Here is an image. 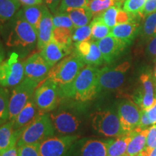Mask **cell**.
Listing matches in <instances>:
<instances>
[{"label": "cell", "instance_id": "1f68e13d", "mask_svg": "<svg viewBox=\"0 0 156 156\" xmlns=\"http://www.w3.org/2000/svg\"><path fill=\"white\" fill-rule=\"evenodd\" d=\"M156 36V12L147 15L142 28V36L145 40H151Z\"/></svg>", "mask_w": 156, "mask_h": 156}, {"label": "cell", "instance_id": "d6986e66", "mask_svg": "<svg viewBox=\"0 0 156 156\" xmlns=\"http://www.w3.org/2000/svg\"><path fill=\"white\" fill-rule=\"evenodd\" d=\"M64 156H107V143L98 140H89L83 142L79 150L70 151Z\"/></svg>", "mask_w": 156, "mask_h": 156}, {"label": "cell", "instance_id": "b9f144b4", "mask_svg": "<svg viewBox=\"0 0 156 156\" xmlns=\"http://www.w3.org/2000/svg\"><path fill=\"white\" fill-rule=\"evenodd\" d=\"M151 125H152V124L148 118L147 112L145 110H141L140 111V124L139 126L141 128L147 129L150 128L149 126Z\"/></svg>", "mask_w": 156, "mask_h": 156}, {"label": "cell", "instance_id": "816d5d0a", "mask_svg": "<svg viewBox=\"0 0 156 156\" xmlns=\"http://www.w3.org/2000/svg\"><path fill=\"white\" fill-rule=\"evenodd\" d=\"M154 77L156 78V65L155 67V71H154Z\"/></svg>", "mask_w": 156, "mask_h": 156}, {"label": "cell", "instance_id": "7dc6e473", "mask_svg": "<svg viewBox=\"0 0 156 156\" xmlns=\"http://www.w3.org/2000/svg\"><path fill=\"white\" fill-rule=\"evenodd\" d=\"M5 51L3 47V45L0 41V64L5 60Z\"/></svg>", "mask_w": 156, "mask_h": 156}, {"label": "cell", "instance_id": "836d02e7", "mask_svg": "<svg viewBox=\"0 0 156 156\" xmlns=\"http://www.w3.org/2000/svg\"><path fill=\"white\" fill-rule=\"evenodd\" d=\"M73 41L79 43L90 41L92 39L90 25H87L80 28H74L73 30Z\"/></svg>", "mask_w": 156, "mask_h": 156}, {"label": "cell", "instance_id": "4fadbf2b", "mask_svg": "<svg viewBox=\"0 0 156 156\" xmlns=\"http://www.w3.org/2000/svg\"><path fill=\"white\" fill-rule=\"evenodd\" d=\"M23 64L25 77L38 83L46 79L51 68L40 54H34L30 56Z\"/></svg>", "mask_w": 156, "mask_h": 156}, {"label": "cell", "instance_id": "6f0895ef", "mask_svg": "<svg viewBox=\"0 0 156 156\" xmlns=\"http://www.w3.org/2000/svg\"><path fill=\"white\" fill-rule=\"evenodd\" d=\"M125 156H126V155H125Z\"/></svg>", "mask_w": 156, "mask_h": 156}, {"label": "cell", "instance_id": "3957f363", "mask_svg": "<svg viewBox=\"0 0 156 156\" xmlns=\"http://www.w3.org/2000/svg\"><path fill=\"white\" fill-rule=\"evenodd\" d=\"M11 20L10 30L6 39V45L9 47H27L35 44L37 41V32L24 19L20 10Z\"/></svg>", "mask_w": 156, "mask_h": 156}, {"label": "cell", "instance_id": "681fc988", "mask_svg": "<svg viewBox=\"0 0 156 156\" xmlns=\"http://www.w3.org/2000/svg\"><path fill=\"white\" fill-rule=\"evenodd\" d=\"M5 122H6L5 120H3V119H0V126L2 125V124H3V123Z\"/></svg>", "mask_w": 156, "mask_h": 156}, {"label": "cell", "instance_id": "7c38bea8", "mask_svg": "<svg viewBox=\"0 0 156 156\" xmlns=\"http://www.w3.org/2000/svg\"><path fill=\"white\" fill-rule=\"evenodd\" d=\"M118 116L124 134L134 131L140 126V111L135 103L123 101L118 107Z\"/></svg>", "mask_w": 156, "mask_h": 156}, {"label": "cell", "instance_id": "c3c4849f", "mask_svg": "<svg viewBox=\"0 0 156 156\" xmlns=\"http://www.w3.org/2000/svg\"><path fill=\"white\" fill-rule=\"evenodd\" d=\"M142 153H143L145 154V156H156V147H155L153 149H152L149 153H145L144 152L142 151Z\"/></svg>", "mask_w": 156, "mask_h": 156}, {"label": "cell", "instance_id": "f5cc1de1", "mask_svg": "<svg viewBox=\"0 0 156 156\" xmlns=\"http://www.w3.org/2000/svg\"><path fill=\"white\" fill-rule=\"evenodd\" d=\"M114 1H118V2H122V0H114Z\"/></svg>", "mask_w": 156, "mask_h": 156}, {"label": "cell", "instance_id": "f35d334b", "mask_svg": "<svg viewBox=\"0 0 156 156\" xmlns=\"http://www.w3.org/2000/svg\"><path fill=\"white\" fill-rule=\"evenodd\" d=\"M155 147H156V124H153L149 129L145 147L142 152H144L145 153H147Z\"/></svg>", "mask_w": 156, "mask_h": 156}, {"label": "cell", "instance_id": "d590c367", "mask_svg": "<svg viewBox=\"0 0 156 156\" xmlns=\"http://www.w3.org/2000/svg\"><path fill=\"white\" fill-rule=\"evenodd\" d=\"M54 27L56 28H64L73 30L74 25L67 13L58 12L53 16Z\"/></svg>", "mask_w": 156, "mask_h": 156}, {"label": "cell", "instance_id": "7402d4cb", "mask_svg": "<svg viewBox=\"0 0 156 156\" xmlns=\"http://www.w3.org/2000/svg\"><path fill=\"white\" fill-rule=\"evenodd\" d=\"M149 129H144L138 126L132 131V139L126 150V156H135L145 149Z\"/></svg>", "mask_w": 156, "mask_h": 156}, {"label": "cell", "instance_id": "cb8c5ba5", "mask_svg": "<svg viewBox=\"0 0 156 156\" xmlns=\"http://www.w3.org/2000/svg\"><path fill=\"white\" fill-rule=\"evenodd\" d=\"M66 13H67L70 19L73 21L74 28H80V27L88 25L93 16L92 12L88 7L70 9Z\"/></svg>", "mask_w": 156, "mask_h": 156}, {"label": "cell", "instance_id": "bcb514c9", "mask_svg": "<svg viewBox=\"0 0 156 156\" xmlns=\"http://www.w3.org/2000/svg\"><path fill=\"white\" fill-rule=\"evenodd\" d=\"M19 2L23 6L42 5L43 3V0H19Z\"/></svg>", "mask_w": 156, "mask_h": 156}, {"label": "cell", "instance_id": "e575fe53", "mask_svg": "<svg viewBox=\"0 0 156 156\" xmlns=\"http://www.w3.org/2000/svg\"><path fill=\"white\" fill-rule=\"evenodd\" d=\"M9 97L7 89L0 86V119L7 121L9 117Z\"/></svg>", "mask_w": 156, "mask_h": 156}, {"label": "cell", "instance_id": "ffe728a7", "mask_svg": "<svg viewBox=\"0 0 156 156\" xmlns=\"http://www.w3.org/2000/svg\"><path fill=\"white\" fill-rule=\"evenodd\" d=\"M139 23L137 20L116 25L110 30L109 35L119 39L122 42L127 45H130L138 34Z\"/></svg>", "mask_w": 156, "mask_h": 156}, {"label": "cell", "instance_id": "52a82bcc", "mask_svg": "<svg viewBox=\"0 0 156 156\" xmlns=\"http://www.w3.org/2000/svg\"><path fill=\"white\" fill-rule=\"evenodd\" d=\"M25 76L24 67L19 61L17 53H12L0 64V86L14 87L23 81Z\"/></svg>", "mask_w": 156, "mask_h": 156}, {"label": "cell", "instance_id": "db71d44e", "mask_svg": "<svg viewBox=\"0 0 156 156\" xmlns=\"http://www.w3.org/2000/svg\"><path fill=\"white\" fill-rule=\"evenodd\" d=\"M155 93H156V82L155 83Z\"/></svg>", "mask_w": 156, "mask_h": 156}, {"label": "cell", "instance_id": "4dcf8cb0", "mask_svg": "<svg viewBox=\"0 0 156 156\" xmlns=\"http://www.w3.org/2000/svg\"><path fill=\"white\" fill-rule=\"evenodd\" d=\"M122 2H116V5L109 7L106 10L99 15L101 18L102 19L103 23L106 24L109 28L112 29L116 25V17L118 14L119 9L121 8Z\"/></svg>", "mask_w": 156, "mask_h": 156}, {"label": "cell", "instance_id": "9c48e42d", "mask_svg": "<svg viewBox=\"0 0 156 156\" xmlns=\"http://www.w3.org/2000/svg\"><path fill=\"white\" fill-rule=\"evenodd\" d=\"M129 67L130 64L128 62H124L114 67H105L99 70V92L103 90H116L122 86L125 74Z\"/></svg>", "mask_w": 156, "mask_h": 156}, {"label": "cell", "instance_id": "83f0119b", "mask_svg": "<svg viewBox=\"0 0 156 156\" xmlns=\"http://www.w3.org/2000/svg\"><path fill=\"white\" fill-rule=\"evenodd\" d=\"M91 32H92V38L95 41L101 40L110 34L111 28L103 23L102 19L99 15L95 17L90 23Z\"/></svg>", "mask_w": 156, "mask_h": 156}, {"label": "cell", "instance_id": "277c9868", "mask_svg": "<svg viewBox=\"0 0 156 156\" xmlns=\"http://www.w3.org/2000/svg\"><path fill=\"white\" fill-rule=\"evenodd\" d=\"M54 134V126L50 115L43 113L23 130L17 146L41 143L53 136Z\"/></svg>", "mask_w": 156, "mask_h": 156}, {"label": "cell", "instance_id": "60d3db41", "mask_svg": "<svg viewBox=\"0 0 156 156\" xmlns=\"http://www.w3.org/2000/svg\"><path fill=\"white\" fill-rule=\"evenodd\" d=\"M156 12V0H147L143 11V17Z\"/></svg>", "mask_w": 156, "mask_h": 156}, {"label": "cell", "instance_id": "ba28073f", "mask_svg": "<svg viewBox=\"0 0 156 156\" xmlns=\"http://www.w3.org/2000/svg\"><path fill=\"white\" fill-rule=\"evenodd\" d=\"M92 126L95 131L106 136L124 134L118 114L110 110L101 111L92 114Z\"/></svg>", "mask_w": 156, "mask_h": 156}, {"label": "cell", "instance_id": "f546056e", "mask_svg": "<svg viewBox=\"0 0 156 156\" xmlns=\"http://www.w3.org/2000/svg\"><path fill=\"white\" fill-rule=\"evenodd\" d=\"M147 0H126L123 9L138 18L143 17V11Z\"/></svg>", "mask_w": 156, "mask_h": 156}, {"label": "cell", "instance_id": "6da1fadb", "mask_svg": "<svg viewBox=\"0 0 156 156\" xmlns=\"http://www.w3.org/2000/svg\"><path fill=\"white\" fill-rule=\"evenodd\" d=\"M85 64L74 52L51 68L46 78H49L56 83L59 97H73L74 83Z\"/></svg>", "mask_w": 156, "mask_h": 156}, {"label": "cell", "instance_id": "ab89813d", "mask_svg": "<svg viewBox=\"0 0 156 156\" xmlns=\"http://www.w3.org/2000/svg\"><path fill=\"white\" fill-rule=\"evenodd\" d=\"M61 1L62 0H43L45 6L49 9L51 12L54 14L58 13Z\"/></svg>", "mask_w": 156, "mask_h": 156}, {"label": "cell", "instance_id": "7bdbcfd3", "mask_svg": "<svg viewBox=\"0 0 156 156\" xmlns=\"http://www.w3.org/2000/svg\"><path fill=\"white\" fill-rule=\"evenodd\" d=\"M147 52L152 57H156V36L150 41L147 48Z\"/></svg>", "mask_w": 156, "mask_h": 156}, {"label": "cell", "instance_id": "ac0fdd59", "mask_svg": "<svg viewBox=\"0 0 156 156\" xmlns=\"http://www.w3.org/2000/svg\"><path fill=\"white\" fill-rule=\"evenodd\" d=\"M43 113L39 110L34 100L30 99L23 107L14 120V129L15 130H23L32 123Z\"/></svg>", "mask_w": 156, "mask_h": 156}, {"label": "cell", "instance_id": "9f6ffc18", "mask_svg": "<svg viewBox=\"0 0 156 156\" xmlns=\"http://www.w3.org/2000/svg\"><path fill=\"white\" fill-rule=\"evenodd\" d=\"M102 1H103V0H102Z\"/></svg>", "mask_w": 156, "mask_h": 156}, {"label": "cell", "instance_id": "5b68a950", "mask_svg": "<svg viewBox=\"0 0 156 156\" xmlns=\"http://www.w3.org/2000/svg\"><path fill=\"white\" fill-rule=\"evenodd\" d=\"M38 84L33 80L25 77L15 86L9 97V121L14 122L23 107L30 100Z\"/></svg>", "mask_w": 156, "mask_h": 156}, {"label": "cell", "instance_id": "11a10c76", "mask_svg": "<svg viewBox=\"0 0 156 156\" xmlns=\"http://www.w3.org/2000/svg\"><path fill=\"white\" fill-rule=\"evenodd\" d=\"M89 1H91V0H89Z\"/></svg>", "mask_w": 156, "mask_h": 156}, {"label": "cell", "instance_id": "8992f818", "mask_svg": "<svg viewBox=\"0 0 156 156\" xmlns=\"http://www.w3.org/2000/svg\"><path fill=\"white\" fill-rule=\"evenodd\" d=\"M58 98L57 85L49 78L38 84L34 94L35 103L42 113L54 110L57 106Z\"/></svg>", "mask_w": 156, "mask_h": 156}, {"label": "cell", "instance_id": "f6af8a7d", "mask_svg": "<svg viewBox=\"0 0 156 156\" xmlns=\"http://www.w3.org/2000/svg\"><path fill=\"white\" fill-rule=\"evenodd\" d=\"M147 116L149 118L150 122H151L152 124H156V104L154 106L153 108L147 111Z\"/></svg>", "mask_w": 156, "mask_h": 156}, {"label": "cell", "instance_id": "7a4b0ae2", "mask_svg": "<svg viewBox=\"0 0 156 156\" xmlns=\"http://www.w3.org/2000/svg\"><path fill=\"white\" fill-rule=\"evenodd\" d=\"M100 69L95 66L84 67L76 78L73 87V97L85 102L94 98L99 93L98 75Z\"/></svg>", "mask_w": 156, "mask_h": 156}, {"label": "cell", "instance_id": "484cf974", "mask_svg": "<svg viewBox=\"0 0 156 156\" xmlns=\"http://www.w3.org/2000/svg\"><path fill=\"white\" fill-rule=\"evenodd\" d=\"M43 7L42 5L23 6V9L20 10L24 19L34 27L36 32H38L42 17Z\"/></svg>", "mask_w": 156, "mask_h": 156}, {"label": "cell", "instance_id": "f1b7e54d", "mask_svg": "<svg viewBox=\"0 0 156 156\" xmlns=\"http://www.w3.org/2000/svg\"><path fill=\"white\" fill-rule=\"evenodd\" d=\"M73 30L64 28H56L54 27L53 38L56 42L62 46L72 48L73 44Z\"/></svg>", "mask_w": 156, "mask_h": 156}, {"label": "cell", "instance_id": "44dd1931", "mask_svg": "<svg viewBox=\"0 0 156 156\" xmlns=\"http://www.w3.org/2000/svg\"><path fill=\"white\" fill-rule=\"evenodd\" d=\"M22 130H15L14 122L9 121L0 126V154L17 145L23 133Z\"/></svg>", "mask_w": 156, "mask_h": 156}, {"label": "cell", "instance_id": "2e32d148", "mask_svg": "<svg viewBox=\"0 0 156 156\" xmlns=\"http://www.w3.org/2000/svg\"><path fill=\"white\" fill-rule=\"evenodd\" d=\"M72 48L62 46L52 38L44 48L41 50L40 54L51 67H54L65 56L69 55Z\"/></svg>", "mask_w": 156, "mask_h": 156}, {"label": "cell", "instance_id": "d6a6232c", "mask_svg": "<svg viewBox=\"0 0 156 156\" xmlns=\"http://www.w3.org/2000/svg\"><path fill=\"white\" fill-rule=\"evenodd\" d=\"M116 2L117 1L114 0H91L87 7L92 12L93 16L96 17L98 15H100L109 7L116 5Z\"/></svg>", "mask_w": 156, "mask_h": 156}, {"label": "cell", "instance_id": "603a6c76", "mask_svg": "<svg viewBox=\"0 0 156 156\" xmlns=\"http://www.w3.org/2000/svg\"><path fill=\"white\" fill-rule=\"evenodd\" d=\"M132 136V132L117 136L116 140L106 141L107 156H125Z\"/></svg>", "mask_w": 156, "mask_h": 156}, {"label": "cell", "instance_id": "4316f807", "mask_svg": "<svg viewBox=\"0 0 156 156\" xmlns=\"http://www.w3.org/2000/svg\"><path fill=\"white\" fill-rule=\"evenodd\" d=\"M80 59L85 64L91 66H99L104 62L103 57L101 54L96 41H91V46L88 53L82 57Z\"/></svg>", "mask_w": 156, "mask_h": 156}, {"label": "cell", "instance_id": "d4e9b609", "mask_svg": "<svg viewBox=\"0 0 156 156\" xmlns=\"http://www.w3.org/2000/svg\"><path fill=\"white\" fill-rule=\"evenodd\" d=\"M20 6L19 0H0V27L15 16Z\"/></svg>", "mask_w": 156, "mask_h": 156}, {"label": "cell", "instance_id": "74e56055", "mask_svg": "<svg viewBox=\"0 0 156 156\" xmlns=\"http://www.w3.org/2000/svg\"><path fill=\"white\" fill-rule=\"evenodd\" d=\"M39 145L40 143H34L17 147L18 156H41L39 150Z\"/></svg>", "mask_w": 156, "mask_h": 156}, {"label": "cell", "instance_id": "ee69618b", "mask_svg": "<svg viewBox=\"0 0 156 156\" xmlns=\"http://www.w3.org/2000/svg\"><path fill=\"white\" fill-rule=\"evenodd\" d=\"M0 156H18V147L17 145L13 146L3 153L0 154Z\"/></svg>", "mask_w": 156, "mask_h": 156}, {"label": "cell", "instance_id": "8fae6325", "mask_svg": "<svg viewBox=\"0 0 156 156\" xmlns=\"http://www.w3.org/2000/svg\"><path fill=\"white\" fill-rule=\"evenodd\" d=\"M155 77L151 73L142 74L140 80L142 84V90L135 94L134 102L141 110L148 111L156 104V93Z\"/></svg>", "mask_w": 156, "mask_h": 156}, {"label": "cell", "instance_id": "30bf717a", "mask_svg": "<svg viewBox=\"0 0 156 156\" xmlns=\"http://www.w3.org/2000/svg\"><path fill=\"white\" fill-rule=\"evenodd\" d=\"M77 139V136L75 135L51 136L40 143L41 155L64 156Z\"/></svg>", "mask_w": 156, "mask_h": 156}, {"label": "cell", "instance_id": "9a60e30c", "mask_svg": "<svg viewBox=\"0 0 156 156\" xmlns=\"http://www.w3.org/2000/svg\"><path fill=\"white\" fill-rule=\"evenodd\" d=\"M51 119L56 131L63 134H70L75 132L79 128L80 121L73 114L62 112L50 114Z\"/></svg>", "mask_w": 156, "mask_h": 156}, {"label": "cell", "instance_id": "e0dca14e", "mask_svg": "<svg viewBox=\"0 0 156 156\" xmlns=\"http://www.w3.org/2000/svg\"><path fill=\"white\" fill-rule=\"evenodd\" d=\"M53 30V16L49 9L44 5L42 17L37 32V47L39 50H41L51 40Z\"/></svg>", "mask_w": 156, "mask_h": 156}, {"label": "cell", "instance_id": "8d00e7d4", "mask_svg": "<svg viewBox=\"0 0 156 156\" xmlns=\"http://www.w3.org/2000/svg\"><path fill=\"white\" fill-rule=\"evenodd\" d=\"M89 0H62L58 12H67L70 9L87 7Z\"/></svg>", "mask_w": 156, "mask_h": 156}, {"label": "cell", "instance_id": "5bb4252c", "mask_svg": "<svg viewBox=\"0 0 156 156\" xmlns=\"http://www.w3.org/2000/svg\"><path fill=\"white\" fill-rule=\"evenodd\" d=\"M96 43L102 54L104 62L108 64L115 61L128 46L119 39L110 35L101 40L96 41Z\"/></svg>", "mask_w": 156, "mask_h": 156}, {"label": "cell", "instance_id": "f907efd6", "mask_svg": "<svg viewBox=\"0 0 156 156\" xmlns=\"http://www.w3.org/2000/svg\"><path fill=\"white\" fill-rule=\"evenodd\" d=\"M135 156H145V155L143 153H142V152H141V153H140V154H138V155H136Z\"/></svg>", "mask_w": 156, "mask_h": 156}]
</instances>
